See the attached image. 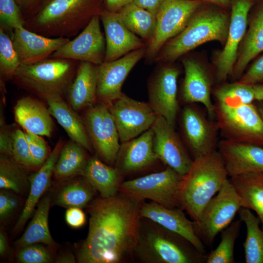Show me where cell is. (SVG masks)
<instances>
[{"label": "cell", "mask_w": 263, "mask_h": 263, "mask_svg": "<svg viewBox=\"0 0 263 263\" xmlns=\"http://www.w3.org/2000/svg\"><path fill=\"white\" fill-rule=\"evenodd\" d=\"M56 262L58 263H74L75 262V259L72 253H64L57 258Z\"/></svg>", "instance_id": "cell-52"}, {"label": "cell", "mask_w": 263, "mask_h": 263, "mask_svg": "<svg viewBox=\"0 0 263 263\" xmlns=\"http://www.w3.org/2000/svg\"><path fill=\"white\" fill-rule=\"evenodd\" d=\"M141 218L149 219L177 233L189 241L199 251L206 254L204 243L195 233L194 223L188 219L180 208H169L154 202H142L139 208Z\"/></svg>", "instance_id": "cell-19"}, {"label": "cell", "mask_w": 263, "mask_h": 263, "mask_svg": "<svg viewBox=\"0 0 263 263\" xmlns=\"http://www.w3.org/2000/svg\"><path fill=\"white\" fill-rule=\"evenodd\" d=\"M228 176L218 151L194 159L188 171L183 176L181 208L194 222H198L203 209L219 192Z\"/></svg>", "instance_id": "cell-2"}, {"label": "cell", "mask_w": 263, "mask_h": 263, "mask_svg": "<svg viewBox=\"0 0 263 263\" xmlns=\"http://www.w3.org/2000/svg\"><path fill=\"white\" fill-rule=\"evenodd\" d=\"M94 190L85 180L74 181L61 188L56 196L55 203L67 208H82L91 201Z\"/></svg>", "instance_id": "cell-37"}, {"label": "cell", "mask_w": 263, "mask_h": 263, "mask_svg": "<svg viewBox=\"0 0 263 263\" xmlns=\"http://www.w3.org/2000/svg\"><path fill=\"white\" fill-rule=\"evenodd\" d=\"M240 220L244 223L246 236L243 244L246 263H263V229L261 221L250 209L241 207L238 212Z\"/></svg>", "instance_id": "cell-33"}, {"label": "cell", "mask_w": 263, "mask_h": 263, "mask_svg": "<svg viewBox=\"0 0 263 263\" xmlns=\"http://www.w3.org/2000/svg\"><path fill=\"white\" fill-rule=\"evenodd\" d=\"M240 82L252 85L263 82V56L253 63Z\"/></svg>", "instance_id": "cell-46"}, {"label": "cell", "mask_w": 263, "mask_h": 263, "mask_svg": "<svg viewBox=\"0 0 263 263\" xmlns=\"http://www.w3.org/2000/svg\"><path fill=\"white\" fill-rule=\"evenodd\" d=\"M214 94L217 104L229 107L252 104L256 100L253 86L240 81L219 87Z\"/></svg>", "instance_id": "cell-38"}, {"label": "cell", "mask_w": 263, "mask_h": 263, "mask_svg": "<svg viewBox=\"0 0 263 263\" xmlns=\"http://www.w3.org/2000/svg\"><path fill=\"white\" fill-rule=\"evenodd\" d=\"M76 61L48 58L34 64H21L14 77L23 87L43 98L61 96L72 83Z\"/></svg>", "instance_id": "cell-6"}, {"label": "cell", "mask_w": 263, "mask_h": 263, "mask_svg": "<svg viewBox=\"0 0 263 263\" xmlns=\"http://www.w3.org/2000/svg\"><path fill=\"white\" fill-rule=\"evenodd\" d=\"M142 201L123 192L94 200L89 208L88 235L77 254L78 263H119L133 254Z\"/></svg>", "instance_id": "cell-1"}, {"label": "cell", "mask_w": 263, "mask_h": 263, "mask_svg": "<svg viewBox=\"0 0 263 263\" xmlns=\"http://www.w3.org/2000/svg\"><path fill=\"white\" fill-rule=\"evenodd\" d=\"M182 124L194 159L216 150L219 132L217 122L207 120L197 109L187 106L182 112Z\"/></svg>", "instance_id": "cell-17"}, {"label": "cell", "mask_w": 263, "mask_h": 263, "mask_svg": "<svg viewBox=\"0 0 263 263\" xmlns=\"http://www.w3.org/2000/svg\"><path fill=\"white\" fill-rule=\"evenodd\" d=\"M91 0H50L30 20L25 28L49 38L75 36L89 23L93 14Z\"/></svg>", "instance_id": "cell-4"}, {"label": "cell", "mask_w": 263, "mask_h": 263, "mask_svg": "<svg viewBox=\"0 0 263 263\" xmlns=\"http://www.w3.org/2000/svg\"><path fill=\"white\" fill-rule=\"evenodd\" d=\"M229 20L226 13L214 9L196 12L184 29L162 49L158 59L173 61L206 42H225Z\"/></svg>", "instance_id": "cell-5"}, {"label": "cell", "mask_w": 263, "mask_h": 263, "mask_svg": "<svg viewBox=\"0 0 263 263\" xmlns=\"http://www.w3.org/2000/svg\"><path fill=\"white\" fill-rule=\"evenodd\" d=\"M214 105L215 117L224 139L263 146V120L253 103L235 107Z\"/></svg>", "instance_id": "cell-9"}, {"label": "cell", "mask_w": 263, "mask_h": 263, "mask_svg": "<svg viewBox=\"0 0 263 263\" xmlns=\"http://www.w3.org/2000/svg\"><path fill=\"white\" fill-rule=\"evenodd\" d=\"M17 258L22 263H48L52 261L49 251L43 246L36 244L22 247L17 254Z\"/></svg>", "instance_id": "cell-44"}, {"label": "cell", "mask_w": 263, "mask_h": 263, "mask_svg": "<svg viewBox=\"0 0 263 263\" xmlns=\"http://www.w3.org/2000/svg\"><path fill=\"white\" fill-rule=\"evenodd\" d=\"M149 220V219H148ZM140 225L133 254L145 263H203L207 255L189 241L149 220Z\"/></svg>", "instance_id": "cell-3"}, {"label": "cell", "mask_w": 263, "mask_h": 263, "mask_svg": "<svg viewBox=\"0 0 263 263\" xmlns=\"http://www.w3.org/2000/svg\"><path fill=\"white\" fill-rule=\"evenodd\" d=\"M183 179V176L167 167L160 172L122 183L119 190L142 200H150L167 208H181Z\"/></svg>", "instance_id": "cell-8"}, {"label": "cell", "mask_w": 263, "mask_h": 263, "mask_svg": "<svg viewBox=\"0 0 263 263\" xmlns=\"http://www.w3.org/2000/svg\"><path fill=\"white\" fill-rule=\"evenodd\" d=\"M25 135L33 163L37 169L40 168L50 154L48 147L38 135L26 132Z\"/></svg>", "instance_id": "cell-43"}, {"label": "cell", "mask_w": 263, "mask_h": 263, "mask_svg": "<svg viewBox=\"0 0 263 263\" xmlns=\"http://www.w3.org/2000/svg\"><path fill=\"white\" fill-rule=\"evenodd\" d=\"M260 102L258 104L256 108L258 110V111L260 114L261 117L263 120V101H260Z\"/></svg>", "instance_id": "cell-56"}, {"label": "cell", "mask_w": 263, "mask_h": 263, "mask_svg": "<svg viewBox=\"0 0 263 263\" xmlns=\"http://www.w3.org/2000/svg\"><path fill=\"white\" fill-rule=\"evenodd\" d=\"M145 51L142 48L117 59L98 65L97 96L101 102L109 105L122 95L123 82L132 68L142 58Z\"/></svg>", "instance_id": "cell-16"}, {"label": "cell", "mask_w": 263, "mask_h": 263, "mask_svg": "<svg viewBox=\"0 0 263 263\" xmlns=\"http://www.w3.org/2000/svg\"><path fill=\"white\" fill-rule=\"evenodd\" d=\"M164 0H133L132 2L154 15H157Z\"/></svg>", "instance_id": "cell-49"}, {"label": "cell", "mask_w": 263, "mask_h": 263, "mask_svg": "<svg viewBox=\"0 0 263 263\" xmlns=\"http://www.w3.org/2000/svg\"><path fill=\"white\" fill-rule=\"evenodd\" d=\"M88 62H81L75 77L68 89L71 107L75 111L94 104L97 96V67Z\"/></svg>", "instance_id": "cell-28"}, {"label": "cell", "mask_w": 263, "mask_h": 263, "mask_svg": "<svg viewBox=\"0 0 263 263\" xmlns=\"http://www.w3.org/2000/svg\"><path fill=\"white\" fill-rule=\"evenodd\" d=\"M8 250L7 238L4 232L1 230L0 232V254L1 256H5L7 254Z\"/></svg>", "instance_id": "cell-51"}, {"label": "cell", "mask_w": 263, "mask_h": 263, "mask_svg": "<svg viewBox=\"0 0 263 263\" xmlns=\"http://www.w3.org/2000/svg\"><path fill=\"white\" fill-rule=\"evenodd\" d=\"M106 41L100 25V17L94 15L74 39L55 52L49 58L88 62L99 65L104 62Z\"/></svg>", "instance_id": "cell-13"}, {"label": "cell", "mask_w": 263, "mask_h": 263, "mask_svg": "<svg viewBox=\"0 0 263 263\" xmlns=\"http://www.w3.org/2000/svg\"><path fill=\"white\" fill-rule=\"evenodd\" d=\"M218 147L230 177L248 173H263V146L223 139Z\"/></svg>", "instance_id": "cell-18"}, {"label": "cell", "mask_w": 263, "mask_h": 263, "mask_svg": "<svg viewBox=\"0 0 263 263\" xmlns=\"http://www.w3.org/2000/svg\"><path fill=\"white\" fill-rule=\"evenodd\" d=\"M51 203L49 196L44 197L39 203L33 218L22 235L16 242V245L23 247L28 245L42 243L52 247L55 243L49 228L48 215Z\"/></svg>", "instance_id": "cell-31"}, {"label": "cell", "mask_w": 263, "mask_h": 263, "mask_svg": "<svg viewBox=\"0 0 263 263\" xmlns=\"http://www.w3.org/2000/svg\"><path fill=\"white\" fill-rule=\"evenodd\" d=\"M0 19L1 26L12 30L25 27V21L16 0H0Z\"/></svg>", "instance_id": "cell-42"}, {"label": "cell", "mask_w": 263, "mask_h": 263, "mask_svg": "<svg viewBox=\"0 0 263 263\" xmlns=\"http://www.w3.org/2000/svg\"><path fill=\"white\" fill-rule=\"evenodd\" d=\"M256 100L263 101V84L253 85Z\"/></svg>", "instance_id": "cell-54"}, {"label": "cell", "mask_w": 263, "mask_h": 263, "mask_svg": "<svg viewBox=\"0 0 263 263\" xmlns=\"http://www.w3.org/2000/svg\"><path fill=\"white\" fill-rule=\"evenodd\" d=\"M84 149L72 140L63 145L54 169L56 179L64 180L81 174L88 161Z\"/></svg>", "instance_id": "cell-34"}, {"label": "cell", "mask_w": 263, "mask_h": 263, "mask_svg": "<svg viewBox=\"0 0 263 263\" xmlns=\"http://www.w3.org/2000/svg\"><path fill=\"white\" fill-rule=\"evenodd\" d=\"M133 0H106L108 11L116 12L126 5L132 3Z\"/></svg>", "instance_id": "cell-50"}, {"label": "cell", "mask_w": 263, "mask_h": 263, "mask_svg": "<svg viewBox=\"0 0 263 263\" xmlns=\"http://www.w3.org/2000/svg\"><path fill=\"white\" fill-rule=\"evenodd\" d=\"M17 122L26 132L50 136L53 122L48 110L39 101L29 97L19 100L14 108Z\"/></svg>", "instance_id": "cell-27"}, {"label": "cell", "mask_w": 263, "mask_h": 263, "mask_svg": "<svg viewBox=\"0 0 263 263\" xmlns=\"http://www.w3.org/2000/svg\"><path fill=\"white\" fill-rule=\"evenodd\" d=\"M81 174L102 198L113 197L119 190L122 174L116 168L109 166L96 157L87 161Z\"/></svg>", "instance_id": "cell-29"}, {"label": "cell", "mask_w": 263, "mask_h": 263, "mask_svg": "<svg viewBox=\"0 0 263 263\" xmlns=\"http://www.w3.org/2000/svg\"><path fill=\"white\" fill-rule=\"evenodd\" d=\"M14 131L8 127L0 119V152L1 154L11 158H12Z\"/></svg>", "instance_id": "cell-47"}, {"label": "cell", "mask_w": 263, "mask_h": 263, "mask_svg": "<svg viewBox=\"0 0 263 263\" xmlns=\"http://www.w3.org/2000/svg\"><path fill=\"white\" fill-rule=\"evenodd\" d=\"M108 106L121 143L151 128L158 115L149 103L134 100L123 94Z\"/></svg>", "instance_id": "cell-12"}, {"label": "cell", "mask_w": 263, "mask_h": 263, "mask_svg": "<svg viewBox=\"0 0 263 263\" xmlns=\"http://www.w3.org/2000/svg\"><path fill=\"white\" fill-rule=\"evenodd\" d=\"M125 26L132 32L150 40L154 34L156 16L131 3L118 12Z\"/></svg>", "instance_id": "cell-35"}, {"label": "cell", "mask_w": 263, "mask_h": 263, "mask_svg": "<svg viewBox=\"0 0 263 263\" xmlns=\"http://www.w3.org/2000/svg\"><path fill=\"white\" fill-rule=\"evenodd\" d=\"M185 77L182 87V97L188 103H199L207 110L209 118L215 117V105L210 95V82L202 65L192 59L183 61Z\"/></svg>", "instance_id": "cell-24"}, {"label": "cell", "mask_w": 263, "mask_h": 263, "mask_svg": "<svg viewBox=\"0 0 263 263\" xmlns=\"http://www.w3.org/2000/svg\"><path fill=\"white\" fill-rule=\"evenodd\" d=\"M202 3L200 0H164L156 15V24L146 53L156 55L170 38L186 27Z\"/></svg>", "instance_id": "cell-10"}, {"label": "cell", "mask_w": 263, "mask_h": 263, "mask_svg": "<svg viewBox=\"0 0 263 263\" xmlns=\"http://www.w3.org/2000/svg\"><path fill=\"white\" fill-rule=\"evenodd\" d=\"M25 169L12 158L1 154L0 157V188L18 194L24 193L30 187Z\"/></svg>", "instance_id": "cell-36"}, {"label": "cell", "mask_w": 263, "mask_h": 263, "mask_svg": "<svg viewBox=\"0 0 263 263\" xmlns=\"http://www.w3.org/2000/svg\"><path fill=\"white\" fill-rule=\"evenodd\" d=\"M63 146L59 139L45 163L35 173L29 176V194L14 231L18 232L31 217L41 196L49 186L55 164Z\"/></svg>", "instance_id": "cell-25"}, {"label": "cell", "mask_w": 263, "mask_h": 263, "mask_svg": "<svg viewBox=\"0 0 263 263\" xmlns=\"http://www.w3.org/2000/svg\"><path fill=\"white\" fill-rule=\"evenodd\" d=\"M252 0H231V13L225 46L216 61V75L219 81L232 74L238 57V50L245 34Z\"/></svg>", "instance_id": "cell-14"}, {"label": "cell", "mask_w": 263, "mask_h": 263, "mask_svg": "<svg viewBox=\"0 0 263 263\" xmlns=\"http://www.w3.org/2000/svg\"><path fill=\"white\" fill-rule=\"evenodd\" d=\"M99 17L105 34L104 62L115 60L143 48L142 40L125 26L118 12L104 10Z\"/></svg>", "instance_id": "cell-22"}, {"label": "cell", "mask_w": 263, "mask_h": 263, "mask_svg": "<svg viewBox=\"0 0 263 263\" xmlns=\"http://www.w3.org/2000/svg\"><path fill=\"white\" fill-rule=\"evenodd\" d=\"M153 136L151 128L139 136L121 143L115 161L121 174L146 169L158 159L153 149Z\"/></svg>", "instance_id": "cell-23"}, {"label": "cell", "mask_w": 263, "mask_h": 263, "mask_svg": "<svg viewBox=\"0 0 263 263\" xmlns=\"http://www.w3.org/2000/svg\"><path fill=\"white\" fill-rule=\"evenodd\" d=\"M65 217L67 224L75 228L81 227L86 222L85 214L79 207L68 208L65 212Z\"/></svg>", "instance_id": "cell-48"}, {"label": "cell", "mask_w": 263, "mask_h": 263, "mask_svg": "<svg viewBox=\"0 0 263 263\" xmlns=\"http://www.w3.org/2000/svg\"><path fill=\"white\" fill-rule=\"evenodd\" d=\"M229 179L241 198L243 207L256 212L263 229V173H248Z\"/></svg>", "instance_id": "cell-30"}, {"label": "cell", "mask_w": 263, "mask_h": 263, "mask_svg": "<svg viewBox=\"0 0 263 263\" xmlns=\"http://www.w3.org/2000/svg\"><path fill=\"white\" fill-rule=\"evenodd\" d=\"M84 121L92 146L100 157L109 164L115 163L121 144L108 105L101 102L88 107Z\"/></svg>", "instance_id": "cell-11"}, {"label": "cell", "mask_w": 263, "mask_h": 263, "mask_svg": "<svg viewBox=\"0 0 263 263\" xmlns=\"http://www.w3.org/2000/svg\"><path fill=\"white\" fill-rule=\"evenodd\" d=\"M263 51V7L255 14L238 56L232 74L240 75L248 63Z\"/></svg>", "instance_id": "cell-32"}, {"label": "cell", "mask_w": 263, "mask_h": 263, "mask_svg": "<svg viewBox=\"0 0 263 263\" xmlns=\"http://www.w3.org/2000/svg\"><path fill=\"white\" fill-rule=\"evenodd\" d=\"M210 2L221 6H228L230 5L231 0H200Z\"/></svg>", "instance_id": "cell-55"}, {"label": "cell", "mask_w": 263, "mask_h": 263, "mask_svg": "<svg viewBox=\"0 0 263 263\" xmlns=\"http://www.w3.org/2000/svg\"><path fill=\"white\" fill-rule=\"evenodd\" d=\"M151 129L154 134L153 149L158 159L180 175H185L193 160L175 132L174 126L158 115Z\"/></svg>", "instance_id": "cell-15"}, {"label": "cell", "mask_w": 263, "mask_h": 263, "mask_svg": "<svg viewBox=\"0 0 263 263\" xmlns=\"http://www.w3.org/2000/svg\"><path fill=\"white\" fill-rule=\"evenodd\" d=\"M243 201L229 179L203 209L199 220L194 222L196 234L203 243L210 246L216 235L233 221Z\"/></svg>", "instance_id": "cell-7"}, {"label": "cell", "mask_w": 263, "mask_h": 263, "mask_svg": "<svg viewBox=\"0 0 263 263\" xmlns=\"http://www.w3.org/2000/svg\"><path fill=\"white\" fill-rule=\"evenodd\" d=\"M21 65L18 55L13 46L11 38L3 27L0 28V70L6 77L14 76Z\"/></svg>", "instance_id": "cell-40"}, {"label": "cell", "mask_w": 263, "mask_h": 263, "mask_svg": "<svg viewBox=\"0 0 263 263\" xmlns=\"http://www.w3.org/2000/svg\"><path fill=\"white\" fill-rule=\"evenodd\" d=\"M12 158L25 169H37L32 158L25 132L19 129H16L14 132Z\"/></svg>", "instance_id": "cell-41"}, {"label": "cell", "mask_w": 263, "mask_h": 263, "mask_svg": "<svg viewBox=\"0 0 263 263\" xmlns=\"http://www.w3.org/2000/svg\"><path fill=\"white\" fill-rule=\"evenodd\" d=\"M11 39L21 64H31L48 58L70 38H49L25 27L13 30Z\"/></svg>", "instance_id": "cell-21"}, {"label": "cell", "mask_w": 263, "mask_h": 263, "mask_svg": "<svg viewBox=\"0 0 263 263\" xmlns=\"http://www.w3.org/2000/svg\"><path fill=\"white\" fill-rule=\"evenodd\" d=\"M44 99L47 102L51 114L56 119L71 140L91 151L93 146L84 121L75 111L63 100L61 95H50Z\"/></svg>", "instance_id": "cell-26"}, {"label": "cell", "mask_w": 263, "mask_h": 263, "mask_svg": "<svg viewBox=\"0 0 263 263\" xmlns=\"http://www.w3.org/2000/svg\"><path fill=\"white\" fill-rule=\"evenodd\" d=\"M17 197L8 192L1 191L0 193V219L1 221L8 219L18 207Z\"/></svg>", "instance_id": "cell-45"}, {"label": "cell", "mask_w": 263, "mask_h": 263, "mask_svg": "<svg viewBox=\"0 0 263 263\" xmlns=\"http://www.w3.org/2000/svg\"><path fill=\"white\" fill-rule=\"evenodd\" d=\"M19 7L28 10L33 7L39 0H16Z\"/></svg>", "instance_id": "cell-53"}, {"label": "cell", "mask_w": 263, "mask_h": 263, "mask_svg": "<svg viewBox=\"0 0 263 263\" xmlns=\"http://www.w3.org/2000/svg\"><path fill=\"white\" fill-rule=\"evenodd\" d=\"M240 220L232 222L221 233V241L217 247L207 255V263H234L235 244L241 227Z\"/></svg>", "instance_id": "cell-39"}, {"label": "cell", "mask_w": 263, "mask_h": 263, "mask_svg": "<svg viewBox=\"0 0 263 263\" xmlns=\"http://www.w3.org/2000/svg\"><path fill=\"white\" fill-rule=\"evenodd\" d=\"M179 74L174 67L161 69L152 82L149 94V103L152 108L173 126L179 109L177 97Z\"/></svg>", "instance_id": "cell-20"}]
</instances>
